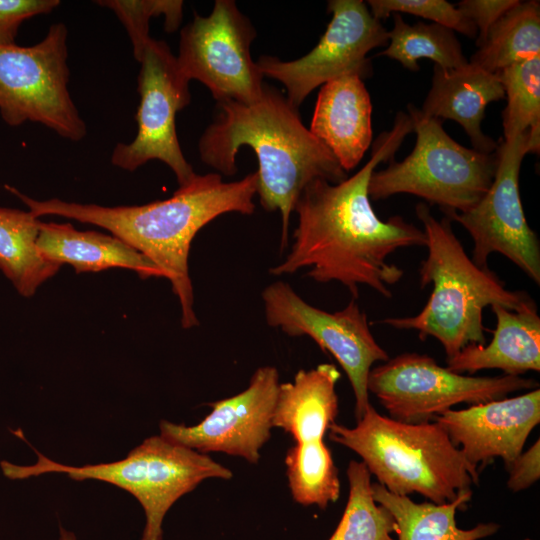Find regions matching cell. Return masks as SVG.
Instances as JSON below:
<instances>
[{
    "label": "cell",
    "instance_id": "6da1fadb",
    "mask_svg": "<svg viewBox=\"0 0 540 540\" xmlns=\"http://www.w3.org/2000/svg\"><path fill=\"white\" fill-rule=\"evenodd\" d=\"M413 132L409 114L399 112L390 131L375 141L371 158L353 176L333 184L314 179L298 196L293 211L298 215L293 245L285 259L270 268L273 275L307 268V276L320 283L337 281L353 299L359 285L369 286L383 297L403 270L388 261L401 248L425 246L424 230L396 215L380 219L368 193L377 165L391 161L405 137Z\"/></svg>",
    "mask_w": 540,
    "mask_h": 540
},
{
    "label": "cell",
    "instance_id": "7a4b0ae2",
    "mask_svg": "<svg viewBox=\"0 0 540 540\" xmlns=\"http://www.w3.org/2000/svg\"><path fill=\"white\" fill-rule=\"evenodd\" d=\"M258 176L251 172L238 181L225 182L218 173L196 175L166 200L143 205L105 207L52 198L32 199L16 188H5L27 205L36 217L57 215L109 230L113 236L149 258L172 285L181 306V324H199L193 309V288L188 257L196 234L220 215H251Z\"/></svg>",
    "mask_w": 540,
    "mask_h": 540
},
{
    "label": "cell",
    "instance_id": "3957f363",
    "mask_svg": "<svg viewBox=\"0 0 540 540\" xmlns=\"http://www.w3.org/2000/svg\"><path fill=\"white\" fill-rule=\"evenodd\" d=\"M217 108L198 141L200 159L218 174L232 176L240 148L253 149L259 201L266 211L280 213L284 248L290 215L303 188L318 178L339 183L347 172L304 125L298 108L273 86L264 83L261 97L253 103L224 100Z\"/></svg>",
    "mask_w": 540,
    "mask_h": 540
},
{
    "label": "cell",
    "instance_id": "277c9868",
    "mask_svg": "<svg viewBox=\"0 0 540 540\" xmlns=\"http://www.w3.org/2000/svg\"><path fill=\"white\" fill-rule=\"evenodd\" d=\"M415 210L428 248L419 270L420 285L423 288L432 284V292L418 314L388 317L380 322L416 330L422 340L436 338L449 359L469 344L485 345V307L501 305L518 310L532 299L526 292L506 289L488 267L475 264L454 234L449 218L438 220L424 203Z\"/></svg>",
    "mask_w": 540,
    "mask_h": 540
},
{
    "label": "cell",
    "instance_id": "5b68a950",
    "mask_svg": "<svg viewBox=\"0 0 540 540\" xmlns=\"http://www.w3.org/2000/svg\"><path fill=\"white\" fill-rule=\"evenodd\" d=\"M328 431L331 441L358 454L378 483L396 495L418 493L445 504L479 481L477 467L436 421H398L370 404L354 427L334 422Z\"/></svg>",
    "mask_w": 540,
    "mask_h": 540
},
{
    "label": "cell",
    "instance_id": "8992f818",
    "mask_svg": "<svg viewBox=\"0 0 540 540\" xmlns=\"http://www.w3.org/2000/svg\"><path fill=\"white\" fill-rule=\"evenodd\" d=\"M37 461L20 466L1 462L5 476L26 479L45 473H64L73 480L88 479L113 484L132 494L143 507L146 524L141 540H162V523L172 505L211 478L229 480L232 471L210 456L162 437L152 436L127 456L111 463L68 466L35 450Z\"/></svg>",
    "mask_w": 540,
    "mask_h": 540
},
{
    "label": "cell",
    "instance_id": "52a82bcc",
    "mask_svg": "<svg viewBox=\"0 0 540 540\" xmlns=\"http://www.w3.org/2000/svg\"><path fill=\"white\" fill-rule=\"evenodd\" d=\"M408 114L416 133L412 152L373 172L368 186L373 200L408 193L437 204L443 212H466L489 189L497 167V150L483 153L460 145L439 119L427 117L413 105Z\"/></svg>",
    "mask_w": 540,
    "mask_h": 540
},
{
    "label": "cell",
    "instance_id": "ba28073f",
    "mask_svg": "<svg viewBox=\"0 0 540 540\" xmlns=\"http://www.w3.org/2000/svg\"><path fill=\"white\" fill-rule=\"evenodd\" d=\"M67 38V27L56 23L37 44H0V114L8 125L40 123L74 142L86 136L68 89Z\"/></svg>",
    "mask_w": 540,
    "mask_h": 540
},
{
    "label": "cell",
    "instance_id": "9c48e42d",
    "mask_svg": "<svg viewBox=\"0 0 540 540\" xmlns=\"http://www.w3.org/2000/svg\"><path fill=\"white\" fill-rule=\"evenodd\" d=\"M538 386L534 379L521 376L456 373L418 353L388 359L373 367L367 380L368 392L377 397L389 417L406 423L430 422L457 404L484 403Z\"/></svg>",
    "mask_w": 540,
    "mask_h": 540
},
{
    "label": "cell",
    "instance_id": "30bf717a",
    "mask_svg": "<svg viewBox=\"0 0 540 540\" xmlns=\"http://www.w3.org/2000/svg\"><path fill=\"white\" fill-rule=\"evenodd\" d=\"M256 30L233 0H216L211 13L180 32L176 56L183 76L205 85L217 101L253 103L263 92V75L251 57Z\"/></svg>",
    "mask_w": 540,
    "mask_h": 540
},
{
    "label": "cell",
    "instance_id": "8fae6325",
    "mask_svg": "<svg viewBox=\"0 0 540 540\" xmlns=\"http://www.w3.org/2000/svg\"><path fill=\"white\" fill-rule=\"evenodd\" d=\"M137 61V134L130 143H118L111 154L114 166L133 172L148 161L159 160L173 171L179 186L197 175L186 160L176 132V114L189 105V81L166 42L152 37Z\"/></svg>",
    "mask_w": 540,
    "mask_h": 540
},
{
    "label": "cell",
    "instance_id": "7c38bea8",
    "mask_svg": "<svg viewBox=\"0 0 540 540\" xmlns=\"http://www.w3.org/2000/svg\"><path fill=\"white\" fill-rule=\"evenodd\" d=\"M332 18L317 45L301 58L283 61L263 55L256 64L263 76L275 79L286 89L287 99L297 108L318 86L348 74L370 77L367 54L387 45L389 35L362 0H330Z\"/></svg>",
    "mask_w": 540,
    "mask_h": 540
},
{
    "label": "cell",
    "instance_id": "4fadbf2b",
    "mask_svg": "<svg viewBox=\"0 0 540 540\" xmlns=\"http://www.w3.org/2000/svg\"><path fill=\"white\" fill-rule=\"evenodd\" d=\"M262 299L269 326L289 336H308L337 360L352 386L359 420L370 405L369 372L374 363L385 362L389 356L374 338L367 316L355 299L330 313L307 303L283 281L268 285Z\"/></svg>",
    "mask_w": 540,
    "mask_h": 540
},
{
    "label": "cell",
    "instance_id": "5bb4252c",
    "mask_svg": "<svg viewBox=\"0 0 540 540\" xmlns=\"http://www.w3.org/2000/svg\"><path fill=\"white\" fill-rule=\"evenodd\" d=\"M527 153L528 131L502 140L497 148L495 175L485 195L466 212L444 213L470 234L475 264L488 267V257L500 253L539 285V240L527 223L519 192L521 163Z\"/></svg>",
    "mask_w": 540,
    "mask_h": 540
},
{
    "label": "cell",
    "instance_id": "9a60e30c",
    "mask_svg": "<svg viewBox=\"0 0 540 540\" xmlns=\"http://www.w3.org/2000/svg\"><path fill=\"white\" fill-rule=\"evenodd\" d=\"M280 386L273 366L259 367L242 392L208 405L211 412L198 424L160 422V435L200 453L222 452L257 464L271 437Z\"/></svg>",
    "mask_w": 540,
    "mask_h": 540
},
{
    "label": "cell",
    "instance_id": "2e32d148",
    "mask_svg": "<svg viewBox=\"0 0 540 540\" xmlns=\"http://www.w3.org/2000/svg\"><path fill=\"white\" fill-rule=\"evenodd\" d=\"M434 420L475 467L495 458L508 466L523 452L528 436L540 422V390L449 409Z\"/></svg>",
    "mask_w": 540,
    "mask_h": 540
},
{
    "label": "cell",
    "instance_id": "e0dca14e",
    "mask_svg": "<svg viewBox=\"0 0 540 540\" xmlns=\"http://www.w3.org/2000/svg\"><path fill=\"white\" fill-rule=\"evenodd\" d=\"M371 115V99L363 79L348 74L321 86L309 130L348 172L371 144Z\"/></svg>",
    "mask_w": 540,
    "mask_h": 540
},
{
    "label": "cell",
    "instance_id": "ac0fdd59",
    "mask_svg": "<svg viewBox=\"0 0 540 540\" xmlns=\"http://www.w3.org/2000/svg\"><path fill=\"white\" fill-rule=\"evenodd\" d=\"M504 97L503 86L494 73L469 62L447 70L434 65L432 85L419 110L427 117L456 121L469 136L473 149L493 153L499 143L483 133L481 124L488 104Z\"/></svg>",
    "mask_w": 540,
    "mask_h": 540
},
{
    "label": "cell",
    "instance_id": "d6986e66",
    "mask_svg": "<svg viewBox=\"0 0 540 540\" xmlns=\"http://www.w3.org/2000/svg\"><path fill=\"white\" fill-rule=\"evenodd\" d=\"M496 317L488 345L469 344L447 359V368L469 375L484 369H499L520 376L540 370V317L532 300L518 310L491 306Z\"/></svg>",
    "mask_w": 540,
    "mask_h": 540
},
{
    "label": "cell",
    "instance_id": "ffe728a7",
    "mask_svg": "<svg viewBox=\"0 0 540 540\" xmlns=\"http://www.w3.org/2000/svg\"><path fill=\"white\" fill-rule=\"evenodd\" d=\"M41 255L56 264H70L77 273L126 268L141 278L163 277L145 255L121 239L96 231H78L70 223H43L37 238Z\"/></svg>",
    "mask_w": 540,
    "mask_h": 540
},
{
    "label": "cell",
    "instance_id": "44dd1931",
    "mask_svg": "<svg viewBox=\"0 0 540 540\" xmlns=\"http://www.w3.org/2000/svg\"><path fill=\"white\" fill-rule=\"evenodd\" d=\"M339 379L337 367L323 363L299 370L293 381L280 383L273 427L290 434L295 443L323 440L338 415Z\"/></svg>",
    "mask_w": 540,
    "mask_h": 540
},
{
    "label": "cell",
    "instance_id": "7402d4cb",
    "mask_svg": "<svg viewBox=\"0 0 540 540\" xmlns=\"http://www.w3.org/2000/svg\"><path fill=\"white\" fill-rule=\"evenodd\" d=\"M372 493L374 500L393 516L398 540H479L499 529L495 523H480L471 529L457 526L456 512L469 502L472 490L445 504L417 503L409 496L389 492L379 483H372Z\"/></svg>",
    "mask_w": 540,
    "mask_h": 540
},
{
    "label": "cell",
    "instance_id": "603a6c76",
    "mask_svg": "<svg viewBox=\"0 0 540 540\" xmlns=\"http://www.w3.org/2000/svg\"><path fill=\"white\" fill-rule=\"evenodd\" d=\"M40 225L31 211L0 207V270L24 297L34 295L61 267L38 250Z\"/></svg>",
    "mask_w": 540,
    "mask_h": 540
},
{
    "label": "cell",
    "instance_id": "cb8c5ba5",
    "mask_svg": "<svg viewBox=\"0 0 540 540\" xmlns=\"http://www.w3.org/2000/svg\"><path fill=\"white\" fill-rule=\"evenodd\" d=\"M540 55V4L519 2L489 30L469 63L490 73Z\"/></svg>",
    "mask_w": 540,
    "mask_h": 540
},
{
    "label": "cell",
    "instance_id": "d4e9b609",
    "mask_svg": "<svg viewBox=\"0 0 540 540\" xmlns=\"http://www.w3.org/2000/svg\"><path fill=\"white\" fill-rule=\"evenodd\" d=\"M394 26L388 32L389 43L379 56H387L410 71H418V61L427 58L442 69H456L468 63L454 31L442 25L421 21L407 24L398 13L393 14Z\"/></svg>",
    "mask_w": 540,
    "mask_h": 540
},
{
    "label": "cell",
    "instance_id": "484cf974",
    "mask_svg": "<svg viewBox=\"0 0 540 540\" xmlns=\"http://www.w3.org/2000/svg\"><path fill=\"white\" fill-rule=\"evenodd\" d=\"M507 105L503 111L504 140L528 131L529 153L540 148V55L516 62L494 73Z\"/></svg>",
    "mask_w": 540,
    "mask_h": 540
},
{
    "label": "cell",
    "instance_id": "4316f807",
    "mask_svg": "<svg viewBox=\"0 0 540 540\" xmlns=\"http://www.w3.org/2000/svg\"><path fill=\"white\" fill-rule=\"evenodd\" d=\"M286 475L295 502L325 509L340 495L338 469L323 440L295 443L285 456Z\"/></svg>",
    "mask_w": 540,
    "mask_h": 540
},
{
    "label": "cell",
    "instance_id": "83f0119b",
    "mask_svg": "<svg viewBox=\"0 0 540 540\" xmlns=\"http://www.w3.org/2000/svg\"><path fill=\"white\" fill-rule=\"evenodd\" d=\"M349 495L342 518L329 540H395L397 526L390 512L372 493L371 474L362 461L347 468Z\"/></svg>",
    "mask_w": 540,
    "mask_h": 540
},
{
    "label": "cell",
    "instance_id": "f1b7e54d",
    "mask_svg": "<svg viewBox=\"0 0 540 540\" xmlns=\"http://www.w3.org/2000/svg\"><path fill=\"white\" fill-rule=\"evenodd\" d=\"M98 5L111 9L125 27L130 38L133 55L137 60L149 35L152 17H165V30L173 32L180 26L183 17V1L180 0H104Z\"/></svg>",
    "mask_w": 540,
    "mask_h": 540
},
{
    "label": "cell",
    "instance_id": "f546056e",
    "mask_svg": "<svg viewBox=\"0 0 540 540\" xmlns=\"http://www.w3.org/2000/svg\"><path fill=\"white\" fill-rule=\"evenodd\" d=\"M366 4L373 17L379 21L387 19L391 14L408 13L432 20L469 38L477 37L474 23L455 5L445 0H368Z\"/></svg>",
    "mask_w": 540,
    "mask_h": 540
},
{
    "label": "cell",
    "instance_id": "4dcf8cb0",
    "mask_svg": "<svg viewBox=\"0 0 540 540\" xmlns=\"http://www.w3.org/2000/svg\"><path fill=\"white\" fill-rule=\"evenodd\" d=\"M59 0H0V44H13L20 25L27 19L48 14Z\"/></svg>",
    "mask_w": 540,
    "mask_h": 540
},
{
    "label": "cell",
    "instance_id": "1f68e13d",
    "mask_svg": "<svg viewBox=\"0 0 540 540\" xmlns=\"http://www.w3.org/2000/svg\"><path fill=\"white\" fill-rule=\"evenodd\" d=\"M519 0H462L457 3V9L477 28L476 45L480 47L490 28Z\"/></svg>",
    "mask_w": 540,
    "mask_h": 540
},
{
    "label": "cell",
    "instance_id": "d6a6232c",
    "mask_svg": "<svg viewBox=\"0 0 540 540\" xmlns=\"http://www.w3.org/2000/svg\"><path fill=\"white\" fill-rule=\"evenodd\" d=\"M508 488L519 492L529 488L540 477V441L537 440L527 451L522 452L508 466Z\"/></svg>",
    "mask_w": 540,
    "mask_h": 540
},
{
    "label": "cell",
    "instance_id": "836d02e7",
    "mask_svg": "<svg viewBox=\"0 0 540 540\" xmlns=\"http://www.w3.org/2000/svg\"><path fill=\"white\" fill-rule=\"evenodd\" d=\"M60 540H77L76 536L70 532L64 529L63 527H60Z\"/></svg>",
    "mask_w": 540,
    "mask_h": 540
},
{
    "label": "cell",
    "instance_id": "e575fe53",
    "mask_svg": "<svg viewBox=\"0 0 540 540\" xmlns=\"http://www.w3.org/2000/svg\"><path fill=\"white\" fill-rule=\"evenodd\" d=\"M526 540H530V539H526Z\"/></svg>",
    "mask_w": 540,
    "mask_h": 540
}]
</instances>
